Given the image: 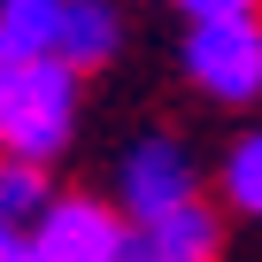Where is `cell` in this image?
I'll use <instances>...</instances> for the list:
<instances>
[{"label":"cell","mask_w":262,"mask_h":262,"mask_svg":"<svg viewBox=\"0 0 262 262\" xmlns=\"http://www.w3.org/2000/svg\"><path fill=\"white\" fill-rule=\"evenodd\" d=\"M77 131V70L62 54H31L16 70V100H8V123H0V147L24 155V162H54Z\"/></svg>","instance_id":"cell-1"},{"label":"cell","mask_w":262,"mask_h":262,"mask_svg":"<svg viewBox=\"0 0 262 262\" xmlns=\"http://www.w3.org/2000/svg\"><path fill=\"white\" fill-rule=\"evenodd\" d=\"M123 254H131V224L85 193H62V201L47 193V208L24 231V262H123Z\"/></svg>","instance_id":"cell-2"},{"label":"cell","mask_w":262,"mask_h":262,"mask_svg":"<svg viewBox=\"0 0 262 262\" xmlns=\"http://www.w3.org/2000/svg\"><path fill=\"white\" fill-rule=\"evenodd\" d=\"M185 77H193L208 100L247 108V100L262 93V24H254V16H193Z\"/></svg>","instance_id":"cell-3"},{"label":"cell","mask_w":262,"mask_h":262,"mask_svg":"<svg viewBox=\"0 0 262 262\" xmlns=\"http://www.w3.org/2000/svg\"><path fill=\"white\" fill-rule=\"evenodd\" d=\"M216 247H224V216L201 193H185L162 216H139V224H131V254H139V262H208Z\"/></svg>","instance_id":"cell-4"},{"label":"cell","mask_w":262,"mask_h":262,"mask_svg":"<svg viewBox=\"0 0 262 262\" xmlns=\"http://www.w3.org/2000/svg\"><path fill=\"white\" fill-rule=\"evenodd\" d=\"M193 185H201V170H193V155H185L178 139H139V147L123 155V178H116L131 224H139V216H162V208L185 201Z\"/></svg>","instance_id":"cell-5"},{"label":"cell","mask_w":262,"mask_h":262,"mask_svg":"<svg viewBox=\"0 0 262 262\" xmlns=\"http://www.w3.org/2000/svg\"><path fill=\"white\" fill-rule=\"evenodd\" d=\"M62 16H70V0H0V47L16 62L62 54Z\"/></svg>","instance_id":"cell-6"},{"label":"cell","mask_w":262,"mask_h":262,"mask_svg":"<svg viewBox=\"0 0 262 262\" xmlns=\"http://www.w3.org/2000/svg\"><path fill=\"white\" fill-rule=\"evenodd\" d=\"M116 39H123V24H116L108 0H70V16H62V62H70V70L108 62V54H116Z\"/></svg>","instance_id":"cell-7"},{"label":"cell","mask_w":262,"mask_h":262,"mask_svg":"<svg viewBox=\"0 0 262 262\" xmlns=\"http://www.w3.org/2000/svg\"><path fill=\"white\" fill-rule=\"evenodd\" d=\"M39 208H47V162L8 155V162H0V216H8V224H31Z\"/></svg>","instance_id":"cell-8"},{"label":"cell","mask_w":262,"mask_h":262,"mask_svg":"<svg viewBox=\"0 0 262 262\" xmlns=\"http://www.w3.org/2000/svg\"><path fill=\"white\" fill-rule=\"evenodd\" d=\"M224 201H231L239 216H262V131L224 155Z\"/></svg>","instance_id":"cell-9"},{"label":"cell","mask_w":262,"mask_h":262,"mask_svg":"<svg viewBox=\"0 0 262 262\" xmlns=\"http://www.w3.org/2000/svg\"><path fill=\"white\" fill-rule=\"evenodd\" d=\"M178 8L185 16H254L262 0H178Z\"/></svg>","instance_id":"cell-10"},{"label":"cell","mask_w":262,"mask_h":262,"mask_svg":"<svg viewBox=\"0 0 262 262\" xmlns=\"http://www.w3.org/2000/svg\"><path fill=\"white\" fill-rule=\"evenodd\" d=\"M16 70H24V62L0 47V123H8V100H16Z\"/></svg>","instance_id":"cell-11"}]
</instances>
